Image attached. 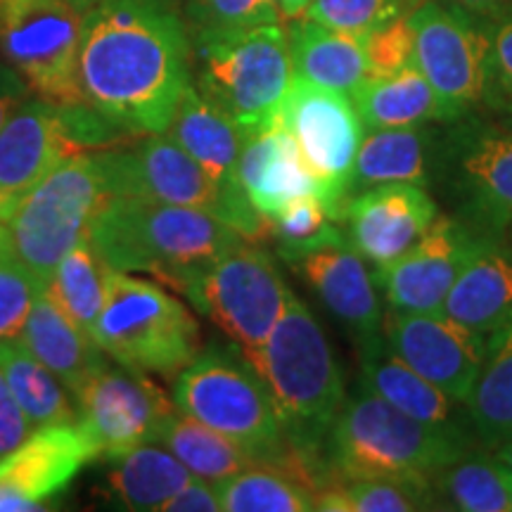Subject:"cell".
Listing matches in <instances>:
<instances>
[{
    "label": "cell",
    "instance_id": "cell-1",
    "mask_svg": "<svg viewBox=\"0 0 512 512\" xmlns=\"http://www.w3.org/2000/svg\"><path fill=\"white\" fill-rule=\"evenodd\" d=\"M190 83V29L171 0H98L81 17L83 102L128 136L164 133Z\"/></svg>",
    "mask_w": 512,
    "mask_h": 512
},
{
    "label": "cell",
    "instance_id": "cell-2",
    "mask_svg": "<svg viewBox=\"0 0 512 512\" xmlns=\"http://www.w3.org/2000/svg\"><path fill=\"white\" fill-rule=\"evenodd\" d=\"M86 238L114 271L155 275L171 290L245 242L214 211L133 197H107L88 223Z\"/></svg>",
    "mask_w": 512,
    "mask_h": 512
},
{
    "label": "cell",
    "instance_id": "cell-3",
    "mask_svg": "<svg viewBox=\"0 0 512 512\" xmlns=\"http://www.w3.org/2000/svg\"><path fill=\"white\" fill-rule=\"evenodd\" d=\"M245 356L273 396L287 444L328 465L323 441L347 389L335 349L309 306L292 292L266 342Z\"/></svg>",
    "mask_w": 512,
    "mask_h": 512
},
{
    "label": "cell",
    "instance_id": "cell-4",
    "mask_svg": "<svg viewBox=\"0 0 512 512\" xmlns=\"http://www.w3.org/2000/svg\"><path fill=\"white\" fill-rule=\"evenodd\" d=\"M477 448L482 446L411 418L361 384L332 420L323 456L335 484H342L366 477H432Z\"/></svg>",
    "mask_w": 512,
    "mask_h": 512
},
{
    "label": "cell",
    "instance_id": "cell-5",
    "mask_svg": "<svg viewBox=\"0 0 512 512\" xmlns=\"http://www.w3.org/2000/svg\"><path fill=\"white\" fill-rule=\"evenodd\" d=\"M192 60L197 91L226 112L247 138L280 124L294 79L287 31L280 24L192 36Z\"/></svg>",
    "mask_w": 512,
    "mask_h": 512
},
{
    "label": "cell",
    "instance_id": "cell-6",
    "mask_svg": "<svg viewBox=\"0 0 512 512\" xmlns=\"http://www.w3.org/2000/svg\"><path fill=\"white\" fill-rule=\"evenodd\" d=\"M112 361L176 380L200 354V323L181 299L155 280L112 271L93 330Z\"/></svg>",
    "mask_w": 512,
    "mask_h": 512
},
{
    "label": "cell",
    "instance_id": "cell-7",
    "mask_svg": "<svg viewBox=\"0 0 512 512\" xmlns=\"http://www.w3.org/2000/svg\"><path fill=\"white\" fill-rule=\"evenodd\" d=\"M133 140L86 102L60 105L29 95L0 128V219L69 157Z\"/></svg>",
    "mask_w": 512,
    "mask_h": 512
},
{
    "label": "cell",
    "instance_id": "cell-8",
    "mask_svg": "<svg viewBox=\"0 0 512 512\" xmlns=\"http://www.w3.org/2000/svg\"><path fill=\"white\" fill-rule=\"evenodd\" d=\"M176 408L202 425L221 432L259 458V465H275L287 439L278 408L268 387L235 347H211L176 377Z\"/></svg>",
    "mask_w": 512,
    "mask_h": 512
},
{
    "label": "cell",
    "instance_id": "cell-9",
    "mask_svg": "<svg viewBox=\"0 0 512 512\" xmlns=\"http://www.w3.org/2000/svg\"><path fill=\"white\" fill-rule=\"evenodd\" d=\"M434 185L477 235L512 230V126L465 114L439 128Z\"/></svg>",
    "mask_w": 512,
    "mask_h": 512
},
{
    "label": "cell",
    "instance_id": "cell-10",
    "mask_svg": "<svg viewBox=\"0 0 512 512\" xmlns=\"http://www.w3.org/2000/svg\"><path fill=\"white\" fill-rule=\"evenodd\" d=\"M107 197L102 150L81 152L43 178L10 216L15 256L43 290Z\"/></svg>",
    "mask_w": 512,
    "mask_h": 512
},
{
    "label": "cell",
    "instance_id": "cell-11",
    "mask_svg": "<svg viewBox=\"0 0 512 512\" xmlns=\"http://www.w3.org/2000/svg\"><path fill=\"white\" fill-rule=\"evenodd\" d=\"M176 292L185 294L242 354L266 342L292 294L278 261L249 240L188 275Z\"/></svg>",
    "mask_w": 512,
    "mask_h": 512
},
{
    "label": "cell",
    "instance_id": "cell-12",
    "mask_svg": "<svg viewBox=\"0 0 512 512\" xmlns=\"http://www.w3.org/2000/svg\"><path fill=\"white\" fill-rule=\"evenodd\" d=\"M81 15L67 0H0V55L38 98L74 105Z\"/></svg>",
    "mask_w": 512,
    "mask_h": 512
},
{
    "label": "cell",
    "instance_id": "cell-13",
    "mask_svg": "<svg viewBox=\"0 0 512 512\" xmlns=\"http://www.w3.org/2000/svg\"><path fill=\"white\" fill-rule=\"evenodd\" d=\"M280 124L292 133L304 162L320 183V200L342 223L351 188L356 157L366 138V126L347 93L330 91L294 76L285 95Z\"/></svg>",
    "mask_w": 512,
    "mask_h": 512
},
{
    "label": "cell",
    "instance_id": "cell-14",
    "mask_svg": "<svg viewBox=\"0 0 512 512\" xmlns=\"http://www.w3.org/2000/svg\"><path fill=\"white\" fill-rule=\"evenodd\" d=\"M415 64L444 102L448 121L484 105L489 76V27L448 0H420L408 12Z\"/></svg>",
    "mask_w": 512,
    "mask_h": 512
},
{
    "label": "cell",
    "instance_id": "cell-15",
    "mask_svg": "<svg viewBox=\"0 0 512 512\" xmlns=\"http://www.w3.org/2000/svg\"><path fill=\"white\" fill-rule=\"evenodd\" d=\"M76 406V420L105 460L157 444L164 422L176 411L174 399L150 375L110 363L83 384Z\"/></svg>",
    "mask_w": 512,
    "mask_h": 512
},
{
    "label": "cell",
    "instance_id": "cell-16",
    "mask_svg": "<svg viewBox=\"0 0 512 512\" xmlns=\"http://www.w3.org/2000/svg\"><path fill=\"white\" fill-rule=\"evenodd\" d=\"M110 197L178 204L221 216V190L169 133L138 136L102 150Z\"/></svg>",
    "mask_w": 512,
    "mask_h": 512
},
{
    "label": "cell",
    "instance_id": "cell-17",
    "mask_svg": "<svg viewBox=\"0 0 512 512\" xmlns=\"http://www.w3.org/2000/svg\"><path fill=\"white\" fill-rule=\"evenodd\" d=\"M382 332L394 354L415 373L456 401L467 403L484 366L489 335L467 328L441 311H387Z\"/></svg>",
    "mask_w": 512,
    "mask_h": 512
},
{
    "label": "cell",
    "instance_id": "cell-18",
    "mask_svg": "<svg viewBox=\"0 0 512 512\" xmlns=\"http://www.w3.org/2000/svg\"><path fill=\"white\" fill-rule=\"evenodd\" d=\"M482 238L458 216L439 211L432 226L399 259L373 268L387 311H441L446 294Z\"/></svg>",
    "mask_w": 512,
    "mask_h": 512
},
{
    "label": "cell",
    "instance_id": "cell-19",
    "mask_svg": "<svg viewBox=\"0 0 512 512\" xmlns=\"http://www.w3.org/2000/svg\"><path fill=\"white\" fill-rule=\"evenodd\" d=\"M280 259L316 292L325 311L356 344L380 335L384 309L375 271L351 247L347 235L306 249L280 252Z\"/></svg>",
    "mask_w": 512,
    "mask_h": 512
},
{
    "label": "cell",
    "instance_id": "cell-20",
    "mask_svg": "<svg viewBox=\"0 0 512 512\" xmlns=\"http://www.w3.org/2000/svg\"><path fill=\"white\" fill-rule=\"evenodd\" d=\"M439 216L430 190L413 183H387L349 197L342 221L347 240L373 268L399 259Z\"/></svg>",
    "mask_w": 512,
    "mask_h": 512
},
{
    "label": "cell",
    "instance_id": "cell-21",
    "mask_svg": "<svg viewBox=\"0 0 512 512\" xmlns=\"http://www.w3.org/2000/svg\"><path fill=\"white\" fill-rule=\"evenodd\" d=\"M98 458V448L79 420L38 427L22 444L0 456V482L48 510L43 503L62 494L83 467Z\"/></svg>",
    "mask_w": 512,
    "mask_h": 512
},
{
    "label": "cell",
    "instance_id": "cell-22",
    "mask_svg": "<svg viewBox=\"0 0 512 512\" xmlns=\"http://www.w3.org/2000/svg\"><path fill=\"white\" fill-rule=\"evenodd\" d=\"M356 347L361 356L363 384L370 392L425 425L479 446L465 403L456 401L437 384L415 373L406 361L394 354L384 335L363 339Z\"/></svg>",
    "mask_w": 512,
    "mask_h": 512
},
{
    "label": "cell",
    "instance_id": "cell-23",
    "mask_svg": "<svg viewBox=\"0 0 512 512\" xmlns=\"http://www.w3.org/2000/svg\"><path fill=\"white\" fill-rule=\"evenodd\" d=\"M238 178L252 207L271 223L287 204L320 197V183L304 162L297 140L283 124L245 140Z\"/></svg>",
    "mask_w": 512,
    "mask_h": 512
},
{
    "label": "cell",
    "instance_id": "cell-24",
    "mask_svg": "<svg viewBox=\"0 0 512 512\" xmlns=\"http://www.w3.org/2000/svg\"><path fill=\"white\" fill-rule=\"evenodd\" d=\"M441 313L467 328L491 332L512 323V238H482L446 294Z\"/></svg>",
    "mask_w": 512,
    "mask_h": 512
},
{
    "label": "cell",
    "instance_id": "cell-25",
    "mask_svg": "<svg viewBox=\"0 0 512 512\" xmlns=\"http://www.w3.org/2000/svg\"><path fill=\"white\" fill-rule=\"evenodd\" d=\"M19 339L74 399L83 384L107 366V354L98 342L64 316L46 292L36 297Z\"/></svg>",
    "mask_w": 512,
    "mask_h": 512
},
{
    "label": "cell",
    "instance_id": "cell-26",
    "mask_svg": "<svg viewBox=\"0 0 512 512\" xmlns=\"http://www.w3.org/2000/svg\"><path fill=\"white\" fill-rule=\"evenodd\" d=\"M439 159V128H377L366 131L356 157L354 188L361 192L375 185L413 183L432 188Z\"/></svg>",
    "mask_w": 512,
    "mask_h": 512
},
{
    "label": "cell",
    "instance_id": "cell-27",
    "mask_svg": "<svg viewBox=\"0 0 512 512\" xmlns=\"http://www.w3.org/2000/svg\"><path fill=\"white\" fill-rule=\"evenodd\" d=\"M287 43L294 76L316 86L351 95L370 74L363 38L328 29L309 17L292 19Z\"/></svg>",
    "mask_w": 512,
    "mask_h": 512
},
{
    "label": "cell",
    "instance_id": "cell-28",
    "mask_svg": "<svg viewBox=\"0 0 512 512\" xmlns=\"http://www.w3.org/2000/svg\"><path fill=\"white\" fill-rule=\"evenodd\" d=\"M195 477L169 448L143 444L107 458L102 494L121 510L162 512L164 503L176 496Z\"/></svg>",
    "mask_w": 512,
    "mask_h": 512
},
{
    "label": "cell",
    "instance_id": "cell-29",
    "mask_svg": "<svg viewBox=\"0 0 512 512\" xmlns=\"http://www.w3.org/2000/svg\"><path fill=\"white\" fill-rule=\"evenodd\" d=\"M366 131L446 124L448 112L418 64L387 76H366L349 95Z\"/></svg>",
    "mask_w": 512,
    "mask_h": 512
},
{
    "label": "cell",
    "instance_id": "cell-30",
    "mask_svg": "<svg viewBox=\"0 0 512 512\" xmlns=\"http://www.w3.org/2000/svg\"><path fill=\"white\" fill-rule=\"evenodd\" d=\"M465 406L486 451L512 437V323L489 335L484 366Z\"/></svg>",
    "mask_w": 512,
    "mask_h": 512
},
{
    "label": "cell",
    "instance_id": "cell-31",
    "mask_svg": "<svg viewBox=\"0 0 512 512\" xmlns=\"http://www.w3.org/2000/svg\"><path fill=\"white\" fill-rule=\"evenodd\" d=\"M0 370L31 430L76 422V408L69 401L64 384L24 347L22 339L0 342Z\"/></svg>",
    "mask_w": 512,
    "mask_h": 512
},
{
    "label": "cell",
    "instance_id": "cell-32",
    "mask_svg": "<svg viewBox=\"0 0 512 512\" xmlns=\"http://www.w3.org/2000/svg\"><path fill=\"white\" fill-rule=\"evenodd\" d=\"M157 444L169 448L192 475L207 482H221L247 467L259 465V458L245 446L235 444L233 439L223 437L221 432L202 425L200 420L190 418L178 408L164 422Z\"/></svg>",
    "mask_w": 512,
    "mask_h": 512
},
{
    "label": "cell",
    "instance_id": "cell-33",
    "mask_svg": "<svg viewBox=\"0 0 512 512\" xmlns=\"http://www.w3.org/2000/svg\"><path fill=\"white\" fill-rule=\"evenodd\" d=\"M437 510L512 512L503 467L491 451L477 448L430 477Z\"/></svg>",
    "mask_w": 512,
    "mask_h": 512
},
{
    "label": "cell",
    "instance_id": "cell-34",
    "mask_svg": "<svg viewBox=\"0 0 512 512\" xmlns=\"http://www.w3.org/2000/svg\"><path fill=\"white\" fill-rule=\"evenodd\" d=\"M114 271L107 261L95 252L91 240L83 235L76 245L62 256L46 292L60 306L72 323L93 337L102 302H105L107 278ZM95 339V337H93Z\"/></svg>",
    "mask_w": 512,
    "mask_h": 512
},
{
    "label": "cell",
    "instance_id": "cell-35",
    "mask_svg": "<svg viewBox=\"0 0 512 512\" xmlns=\"http://www.w3.org/2000/svg\"><path fill=\"white\" fill-rule=\"evenodd\" d=\"M216 484L221 510L226 512H311L316 494L278 467L254 465Z\"/></svg>",
    "mask_w": 512,
    "mask_h": 512
},
{
    "label": "cell",
    "instance_id": "cell-36",
    "mask_svg": "<svg viewBox=\"0 0 512 512\" xmlns=\"http://www.w3.org/2000/svg\"><path fill=\"white\" fill-rule=\"evenodd\" d=\"M323 512H415L437 510L430 477L349 479L316 496Z\"/></svg>",
    "mask_w": 512,
    "mask_h": 512
},
{
    "label": "cell",
    "instance_id": "cell-37",
    "mask_svg": "<svg viewBox=\"0 0 512 512\" xmlns=\"http://www.w3.org/2000/svg\"><path fill=\"white\" fill-rule=\"evenodd\" d=\"M420 0H313L304 17L323 27L366 38L382 24L408 15Z\"/></svg>",
    "mask_w": 512,
    "mask_h": 512
},
{
    "label": "cell",
    "instance_id": "cell-38",
    "mask_svg": "<svg viewBox=\"0 0 512 512\" xmlns=\"http://www.w3.org/2000/svg\"><path fill=\"white\" fill-rule=\"evenodd\" d=\"M192 36L238 34L266 24H280L278 0H190Z\"/></svg>",
    "mask_w": 512,
    "mask_h": 512
},
{
    "label": "cell",
    "instance_id": "cell-39",
    "mask_svg": "<svg viewBox=\"0 0 512 512\" xmlns=\"http://www.w3.org/2000/svg\"><path fill=\"white\" fill-rule=\"evenodd\" d=\"M344 235L347 233L339 226V221L316 195L287 204L271 221V238L278 242V254L339 240Z\"/></svg>",
    "mask_w": 512,
    "mask_h": 512
},
{
    "label": "cell",
    "instance_id": "cell-40",
    "mask_svg": "<svg viewBox=\"0 0 512 512\" xmlns=\"http://www.w3.org/2000/svg\"><path fill=\"white\" fill-rule=\"evenodd\" d=\"M41 292L43 287L15 254L0 261V342L19 339Z\"/></svg>",
    "mask_w": 512,
    "mask_h": 512
},
{
    "label": "cell",
    "instance_id": "cell-41",
    "mask_svg": "<svg viewBox=\"0 0 512 512\" xmlns=\"http://www.w3.org/2000/svg\"><path fill=\"white\" fill-rule=\"evenodd\" d=\"M368 55V76H387L415 64V31L408 15L382 24L373 34L363 38Z\"/></svg>",
    "mask_w": 512,
    "mask_h": 512
},
{
    "label": "cell",
    "instance_id": "cell-42",
    "mask_svg": "<svg viewBox=\"0 0 512 512\" xmlns=\"http://www.w3.org/2000/svg\"><path fill=\"white\" fill-rule=\"evenodd\" d=\"M486 27H489V76H486L484 105L496 112L512 100V19Z\"/></svg>",
    "mask_w": 512,
    "mask_h": 512
},
{
    "label": "cell",
    "instance_id": "cell-43",
    "mask_svg": "<svg viewBox=\"0 0 512 512\" xmlns=\"http://www.w3.org/2000/svg\"><path fill=\"white\" fill-rule=\"evenodd\" d=\"M31 430L29 420L24 418L22 408L15 396L10 392V384L5 380L3 370H0V456L12 451V448L22 444Z\"/></svg>",
    "mask_w": 512,
    "mask_h": 512
},
{
    "label": "cell",
    "instance_id": "cell-44",
    "mask_svg": "<svg viewBox=\"0 0 512 512\" xmlns=\"http://www.w3.org/2000/svg\"><path fill=\"white\" fill-rule=\"evenodd\" d=\"M221 501L216 484L202 477H192L188 484L164 503L162 512H219Z\"/></svg>",
    "mask_w": 512,
    "mask_h": 512
},
{
    "label": "cell",
    "instance_id": "cell-45",
    "mask_svg": "<svg viewBox=\"0 0 512 512\" xmlns=\"http://www.w3.org/2000/svg\"><path fill=\"white\" fill-rule=\"evenodd\" d=\"M29 95L31 88L27 86V81L0 55V128L8 124V119Z\"/></svg>",
    "mask_w": 512,
    "mask_h": 512
},
{
    "label": "cell",
    "instance_id": "cell-46",
    "mask_svg": "<svg viewBox=\"0 0 512 512\" xmlns=\"http://www.w3.org/2000/svg\"><path fill=\"white\" fill-rule=\"evenodd\" d=\"M486 24L512 19V0H448Z\"/></svg>",
    "mask_w": 512,
    "mask_h": 512
},
{
    "label": "cell",
    "instance_id": "cell-47",
    "mask_svg": "<svg viewBox=\"0 0 512 512\" xmlns=\"http://www.w3.org/2000/svg\"><path fill=\"white\" fill-rule=\"evenodd\" d=\"M31 510H43L41 505L31 503L22 494H17L15 489H10L8 484L0 482V512H31Z\"/></svg>",
    "mask_w": 512,
    "mask_h": 512
},
{
    "label": "cell",
    "instance_id": "cell-48",
    "mask_svg": "<svg viewBox=\"0 0 512 512\" xmlns=\"http://www.w3.org/2000/svg\"><path fill=\"white\" fill-rule=\"evenodd\" d=\"M311 3H313V0H278L280 17L290 19V22H292V19H297V17H304Z\"/></svg>",
    "mask_w": 512,
    "mask_h": 512
},
{
    "label": "cell",
    "instance_id": "cell-49",
    "mask_svg": "<svg viewBox=\"0 0 512 512\" xmlns=\"http://www.w3.org/2000/svg\"><path fill=\"white\" fill-rule=\"evenodd\" d=\"M15 254V247H12V233L8 221L0 219V261L8 259V256Z\"/></svg>",
    "mask_w": 512,
    "mask_h": 512
},
{
    "label": "cell",
    "instance_id": "cell-50",
    "mask_svg": "<svg viewBox=\"0 0 512 512\" xmlns=\"http://www.w3.org/2000/svg\"><path fill=\"white\" fill-rule=\"evenodd\" d=\"M491 456H494L498 463L505 467V470H512V437L508 441H503L498 448H494V451H491Z\"/></svg>",
    "mask_w": 512,
    "mask_h": 512
},
{
    "label": "cell",
    "instance_id": "cell-51",
    "mask_svg": "<svg viewBox=\"0 0 512 512\" xmlns=\"http://www.w3.org/2000/svg\"><path fill=\"white\" fill-rule=\"evenodd\" d=\"M67 3H69V5H72V8H74L76 12H79V15L83 17V15H86V12H88V10H91V8H93V5H95V3H98V0H67Z\"/></svg>",
    "mask_w": 512,
    "mask_h": 512
},
{
    "label": "cell",
    "instance_id": "cell-52",
    "mask_svg": "<svg viewBox=\"0 0 512 512\" xmlns=\"http://www.w3.org/2000/svg\"><path fill=\"white\" fill-rule=\"evenodd\" d=\"M496 114H501V121H505V124L512 126V100L505 102L501 110H496Z\"/></svg>",
    "mask_w": 512,
    "mask_h": 512
},
{
    "label": "cell",
    "instance_id": "cell-53",
    "mask_svg": "<svg viewBox=\"0 0 512 512\" xmlns=\"http://www.w3.org/2000/svg\"><path fill=\"white\" fill-rule=\"evenodd\" d=\"M503 479H505V489H508V496H510V503H512V470H505V467H503Z\"/></svg>",
    "mask_w": 512,
    "mask_h": 512
},
{
    "label": "cell",
    "instance_id": "cell-54",
    "mask_svg": "<svg viewBox=\"0 0 512 512\" xmlns=\"http://www.w3.org/2000/svg\"><path fill=\"white\" fill-rule=\"evenodd\" d=\"M510 238H512V230H510Z\"/></svg>",
    "mask_w": 512,
    "mask_h": 512
}]
</instances>
